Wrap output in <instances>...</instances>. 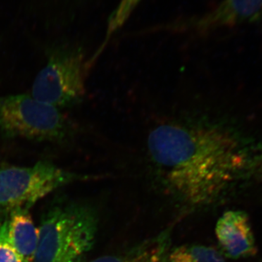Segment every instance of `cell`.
I'll return each mask as SVG.
<instances>
[{
    "label": "cell",
    "instance_id": "14",
    "mask_svg": "<svg viewBox=\"0 0 262 262\" xmlns=\"http://www.w3.org/2000/svg\"><path fill=\"white\" fill-rule=\"evenodd\" d=\"M256 177L262 179V152L255 153L251 166V178Z\"/></svg>",
    "mask_w": 262,
    "mask_h": 262
},
{
    "label": "cell",
    "instance_id": "6",
    "mask_svg": "<svg viewBox=\"0 0 262 262\" xmlns=\"http://www.w3.org/2000/svg\"><path fill=\"white\" fill-rule=\"evenodd\" d=\"M261 20L262 0H223L211 11L171 24L168 29L205 33Z\"/></svg>",
    "mask_w": 262,
    "mask_h": 262
},
{
    "label": "cell",
    "instance_id": "3",
    "mask_svg": "<svg viewBox=\"0 0 262 262\" xmlns=\"http://www.w3.org/2000/svg\"><path fill=\"white\" fill-rule=\"evenodd\" d=\"M72 124L59 108L32 95L0 96V134L6 139L60 142L72 135Z\"/></svg>",
    "mask_w": 262,
    "mask_h": 262
},
{
    "label": "cell",
    "instance_id": "7",
    "mask_svg": "<svg viewBox=\"0 0 262 262\" xmlns=\"http://www.w3.org/2000/svg\"><path fill=\"white\" fill-rule=\"evenodd\" d=\"M215 235L224 256L239 259L257 253L249 216L245 211H226L217 221Z\"/></svg>",
    "mask_w": 262,
    "mask_h": 262
},
{
    "label": "cell",
    "instance_id": "15",
    "mask_svg": "<svg viewBox=\"0 0 262 262\" xmlns=\"http://www.w3.org/2000/svg\"><path fill=\"white\" fill-rule=\"evenodd\" d=\"M77 262H80V261H77Z\"/></svg>",
    "mask_w": 262,
    "mask_h": 262
},
{
    "label": "cell",
    "instance_id": "11",
    "mask_svg": "<svg viewBox=\"0 0 262 262\" xmlns=\"http://www.w3.org/2000/svg\"><path fill=\"white\" fill-rule=\"evenodd\" d=\"M164 245L159 243L144 245L138 248L134 262H167Z\"/></svg>",
    "mask_w": 262,
    "mask_h": 262
},
{
    "label": "cell",
    "instance_id": "4",
    "mask_svg": "<svg viewBox=\"0 0 262 262\" xmlns=\"http://www.w3.org/2000/svg\"><path fill=\"white\" fill-rule=\"evenodd\" d=\"M87 179L59 168L48 160L32 166L0 168V213L24 210L67 184Z\"/></svg>",
    "mask_w": 262,
    "mask_h": 262
},
{
    "label": "cell",
    "instance_id": "2",
    "mask_svg": "<svg viewBox=\"0 0 262 262\" xmlns=\"http://www.w3.org/2000/svg\"><path fill=\"white\" fill-rule=\"evenodd\" d=\"M97 231L94 211L80 204L53 207L42 217L34 262H77L91 250Z\"/></svg>",
    "mask_w": 262,
    "mask_h": 262
},
{
    "label": "cell",
    "instance_id": "10",
    "mask_svg": "<svg viewBox=\"0 0 262 262\" xmlns=\"http://www.w3.org/2000/svg\"><path fill=\"white\" fill-rule=\"evenodd\" d=\"M142 0H120L116 8L108 17L106 35H112L126 23L131 14Z\"/></svg>",
    "mask_w": 262,
    "mask_h": 262
},
{
    "label": "cell",
    "instance_id": "12",
    "mask_svg": "<svg viewBox=\"0 0 262 262\" xmlns=\"http://www.w3.org/2000/svg\"><path fill=\"white\" fill-rule=\"evenodd\" d=\"M0 262H22L8 239V220L0 225Z\"/></svg>",
    "mask_w": 262,
    "mask_h": 262
},
{
    "label": "cell",
    "instance_id": "1",
    "mask_svg": "<svg viewBox=\"0 0 262 262\" xmlns=\"http://www.w3.org/2000/svg\"><path fill=\"white\" fill-rule=\"evenodd\" d=\"M147 156L164 185L189 206L210 204L251 179L255 153L232 127L205 118L157 125Z\"/></svg>",
    "mask_w": 262,
    "mask_h": 262
},
{
    "label": "cell",
    "instance_id": "9",
    "mask_svg": "<svg viewBox=\"0 0 262 262\" xmlns=\"http://www.w3.org/2000/svg\"><path fill=\"white\" fill-rule=\"evenodd\" d=\"M166 260L167 262H225L221 251L200 245L178 246L168 253Z\"/></svg>",
    "mask_w": 262,
    "mask_h": 262
},
{
    "label": "cell",
    "instance_id": "13",
    "mask_svg": "<svg viewBox=\"0 0 262 262\" xmlns=\"http://www.w3.org/2000/svg\"><path fill=\"white\" fill-rule=\"evenodd\" d=\"M138 248L134 251L118 256H105L91 262H134L137 256Z\"/></svg>",
    "mask_w": 262,
    "mask_h": 262
},
{
    "label": "cell",
    "instance_id": "5",
    "mask_svg": "<svg viewBox=\"0 0 262 262\" xmlns=\"http://www.w3.org/2000/svg\"><path fill=\"white\" fill-rule=\"evenodd\" d=\"M90 68L80 49L64 46L56 48L37 74L31 95L58 108L77 104L85 94V80Z\"/></svg>",
    "mask_w": 262,
    "mask_h": 262
},
{
    "label": "cell",
    "instance_id": "8",
    "mask_svg": "<svg viewBox=\"0 0 262 262\" xmlns=\"http://www.w3.org/2000/svg\"><path fill=\"white\" fill-rule=\"evenodd\" d=\"M8 234L10 244L22 262H34L39 232L28 211L19 210L10 213Z\"/></svg>",
    "mask_w": 262,
    "mask_h": 262
}]
</instances>
